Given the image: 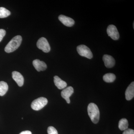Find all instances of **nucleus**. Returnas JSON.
Returning <instances> with one entry per match:
<instances>
[{"instance_id": "14", "label": "nucleus", "mask_w": 134, "mask_h": 134, "mask_svg": "<svg viewBox=\"0 0 134 134\" xmlns=\"http://www.w3.org/2000/svg\"><path fill=\"white\" fill-rule=\"evenodd\" d=\"M129 123L127 120L123 118L120 120L119 123V129L121 131H125L128 128Z\"/></svg>"}, {"instance_id": "2", "label": "nucleus", "mask_w": 134, "mask_h": 134, "mask_svg": "<svg viewBox=\"0 0 134 134\" xmlns=\"http://www.w3.org/2000/svg\"><path fill=\"white\" fill-rule=\"evenodd\" d=\"M22 41V37L20 36H15L9 41L5 48L6 52L10 53L14 52L20 46Z\"/></svg>"}, {"instance_id": "6", "label": "nucleus", "mask_w": 134, "mask_h": 134, "mask_svg": "<svg viewBox=\"0 0 134 134\" xmlns=\"http://www.w3.org/2000/svg\"><path fill=\"white\" fill-rule=\"evenodd\" d=\"M107 31L108 36L113 40H118L119 38V34L115 25H109L107 28Z\"/></svg>"}, {"instance_id": "17", "label": "nucleus", "mask_w": 134, "mask_h": 134, "mask_svg": "<svg viewBox=\"0 0 134 134\" xmlns=\"http://www.w3.org/2000/svg\"><path fill=\"white\" fill-rule=\"evenodd\" d=\"M10 15V12L8 10L3 7H0V18H5Z\"/></svg>"}, {"instance_id": "20", "label": "nucleus", "mask_w": 134, "mask_h": 134, "mask_svg": "<svg viewBox=\"0 0 134 134\" xmlns=\"http://www.w3.org/2000/svg\"><path fill=\"white\" fill-rule=\"evenodd\" d=\"M122 134H134V130L130 129H127L124 131Z\"/></svg>"}, {"instance_id": "3", "label": "nucleus", "mask_w": 134, "mask_h": 134, "mask_svg": "<svg viewBox=\"0 0 134 134\" xmlns=\"http://www.w3.org/2000/svg\"><path fill=\"white\" fill-rule=\"evenodd\" d=\"M48 103V100L46 98L41 97L34 100L31 103V107L33 110L38 111L45 106Z\"/></svg>"}, {"instance_id": "9", "label": "nucleus", "mask_w": 134, "mask_h": 134, "mask_svg": "<svg viewBox=\"0 0 134 134\" xmlns=\"http://www.w3.org/2000/svg\"><path fill=\"white\" fill-rule=\"evenodd\" d=\"M103 59L106 67L108 68H113L115 65V59L111 55L105 54Z\"/></svg>"}, {"instance_id": "1", "label": "nucleus", "mask_w": 134, "mask_h": 134, "mask_svg": "<svg viewBox=\"0 0 134 134\" xmlns=\"http://www.w3.org/2000/svg\"><path fill=\"white\" fill-rule=\"evenodd\" d=\"M88 112L92 122L97 124L99 121L100 116L99 109L97 106L94 103H90L88 107Z\"/></svg>"}, {"instance_id": "8", "label": "nucleus", "mask_w": 134, "mask_h": 134, "mask_svg": "<svg viewBox=\"0 0 134 134\" xmlns=\"http://www.w3.org/2000/svg\"><path fill=\"white\" fill-rule=\"evenodd\" d=\"M58 18L60 21L65 26L71 27L75 24V22L74 19L64 15H60Z\"/></svg>"}, {"instance_id": "11", "label": "nucleus", "mask_w": 134, "mask_h": 134, "mask_svg": "<svg viewBox=\"0 0 134 134\" xmlns=\"http://www.w3.org/2000/svg\"><path fill=\"white\" fill-rule=\"evenodd\" d=\"M12 77L19 86H22L24 83V78L19 72L14 71L12 73Z\"/></svg>"}, {"instance_id": "4", "label": "nucleus", "mask_w": 134, "mask_h": 134, "mask_svg": "<svg viewBox=\"0 0 134 134\" xmlns=\"http://www.w3.org/2000/svg\"><path fill=\"white\" fill-rule=\"evenodd\" d=\"M77 51L78 54L83 57L91 59L93 57V54L91 50L88 47L84 45H81L77 47Z\"/></svg>"}, {"instance_id": "21", "label": "nucleus", "mask_w": 134, "mask_h": 134, "mask_svg": "<svg viewBox=\"0 0 134 134\" xmlns=\"http://www.w3.org/2000/svg\"><path fill=\"white\" fill-rule=\"evenodd\" d=\"M19 134H32V133L30 131L26 130V131H23Z\"/></svg>"}, {"instance_id": "19", "label": "nucleus", "mask_w": 134, "mask_h": 134, "mask_svg": "<svg viewBox=\"0 0 134 134\" xmlns=\"http://www.w3.org/2000/svg\"><path fill=\"white\" fill-rule=\"evenodd\" d=\"M6 33V32L5 30L2 29H0V42L2 40Z\"/></svg>"}, {"instance_id": "12", "label": "nucleus", "mask_w": 134, "mask_h": 134, "mask_svg": "<svg viewBox=\"0 0 134 134\" xmlns=\"http://www.w3.org/2000/svg\"><path fill=\"white\" fill-rule=\"evenodd\" d=\"M126 98L127 100H131L134 96V82H133L128 86L125 92Z\"/></svg>"}, {"instance_id": "5", "label": "nucleus", "mask_w": 134, "mask_h": 134, "mask_svg": "<svg viewBox=\"0 0 134 134\" xmlns=\"http://www.w3.org/2000/svg\"><path fill=\"white\" fill-rule=\"evenodd\" d=\"M38 48L42 50L44 52L48 53L50 50V47L48 41L44 37L39 39L37 43Z\"/></svg>"}, {"instance_id": "15", "label": "nucleus", "mask_w": 134, "mask_h": 134, "mask_svg": "<svg viewBox=\"0 0 134 134\" xmlns=\"http://www.w3.org/2000/svg\"><path fill=\"white\" fill-rule=\"evenodd\" d=\"M116 79V76L114 74L108 73L103 76V79L105 82L107 83L113 82Z\"/></svg>"}, {"instance_id": "13", "label": "nucleus", "mask_w": 134, "mask_h": 134, "mask_svg": "<svg viewBox=\"0 0 134 134\" xmlns=\"http://www.w3.org/2000/svg\"><path fill=\"white\" fill-rule=\"evenodd\" d=\"M54 82L55 86L59 90L65 88L67 86V84L65 81H63L59 76H55L54 77Z\"/></svg>"}, {"instance_id": "7", "label": "nucleus", "mask_w": 134, "mask_h": 134, "mask_svg": "<svg viewBox=\"0 0 134 134\" xmlns=\"http://www.w3.org/2000/svg\"><path fill=\"white\" fill-rule=\"evenodd\" d=\"M74 90L72 86H69L63 90L61 92V96L63 98L65 99L68 104L70 103L69 98L74 93Z\"/></svg>"}, {"instance_id": "18", "label": "nucleus", "mask_w": 134, "mask_h": 134, "mask_svg": "<svg viewBox=\"0 0 134 134\" xmlns=\"http://www.w3.org/2000/svg\"><path fill=\"white\" fill-rule=\"evenodd\" d=\"M47 133L48 134H58L57 130L53 126L48 127L47 129Z\"/></svg>"}, {"instance_id": "10", "label": "nucleus", "mask_w": 134, "mask_h": 134, "mask_svg": "<svg viewBox=\"0 0 134 134\" xmlns=\"http://www.w3.org/2000/svg\"><path fill=\"white\" fill-rule=\"evenodd\" d=\"M32 64L36 70L38 72L44 71L47 68V66L45 63L41 61L38 59L34 60L32 62Z\"/></svg>"}, {"instance_id": "16", "label": "nucleus", "mask_w": 134, "mask_h": 134, "mask_svg": "<svg viewBox=\"0 0 134 134\" xmlns=\"http://www.w3.org/2000/svg\"><path fill=\"white\" fill-rule=\"evenodd\" d=\"M8 90V86L7 83L4 81L0 82V96L5 95Z\"/></svg>"}]
</instances>
